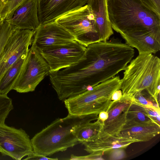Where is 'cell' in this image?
Masks as SVG:
<instances>
[{
	"label": "cell",
	"instance_id": "1f68e13d",
	"mask_svg": "<svg viewBox=\"0 0 160 160\" xmlns=\"http://www.w3.org/2000/svg\"><path fill=\"white\" fill-rule=\"evenodd\" d=\"M1 8H2V4L1 1L0 0V26L3 23V21L2 19L1 15Z\"/></svg>",
	"mask_w": 160,
	"mask_h": 160
},
{
	"label": "cell",
	"instance_id": "ffe728a7",
	"mask_svg": "<svg viewBox=\"0 0 160 160\" xmlns=\"http://www.w3.org/2000/svg\"><path fill=\"white\" fill-rule=\"evenodd\" d=\"M103 122L98 118L94 122H89L79 127L76 132L77 137L82 144L92 140L103 128Z\"/></svg>",
	"mask_w": 160,
	"mask_h": 160
},
{
	"label": "cell",
	"instance_id": "52a82bcc",
	"mask_svg": "<svg viewBox=\"0 0 160 160\" xmlns=\"http://www.w3.org/2000/svg\"><path fill=\"white\" fill-rule=\"evenodd\" d=\"M0 149L1 153L17 160L33 152L31 140L25 131L5 123L0 124Z\"/></svg>",
	"mask_w": 160,
	"mask_h": 160
},
{
	"label": "cell",
	"instance_id": "4316f807",
	"mask_svg": "<svg viewBox=\"0 0 160 160\" xmlns=\"http://www.w3.org/2000/svg\"><path fill=\"white\" fill-rule=\"evenodd\" d=\"M147 8L160 16V0H141Z\"/></svg>",
	"mask_w": 160,
	"mask_h": 160
},
{
	"label": "cell",
	"instance_id": "7a4b0ae2",
	"mask_svg": "<svg viewBox=\"0 0 160 160\" xmlns=\"http://www.w3.org/2000/svg\"><path fill=\"white\" fill-rule=\"evenodd\" d=\"M107 3L112 28L117 32L160 33V16L141 0H107Z\"/></svg>",
	"mask_w": 160,
	"mask_h": 160
},
{
	"label": "cell",
	"instance_id": "3957f363",
	"mask_svg": "<svg viewBox=\"0 0 160 160\" xmlns=\"http://www.w3.org/2000/svg\"><path fill=\"white\" fill-rule=\"evenodd\" d=\"M124 70L122 94L133 95L146 90L157 102L160 91V59L152 53L138 55Z\"/></svg>",
	"mask_w": 160,
	"mask_h": 160
},
{
	"label": "cell",
	"instance_id": "7c38bea8",
	"mask_svg": "<svg viewBox=\"0 0 160 160\" xmlns=\"http://www.w3.org/2000/svg\"><path fill=\"white\" fill-rule=\"evenodd\" d=\"M37 0H25L6 21L15 30L35 31L40 23Z\"/></svg>",
	"mask_w": 160,
	"mask_h": 160
},
{
	"label": "cell",
	"instance_id": "8fae6325",
	"mask_svg": "<svg viewBox=\"0 0 160 160\" xmlns=\"http://www.w3.org/2000/svg\"><path fill=\"white\" fill-rule=\"evenodd\" d=\"M88 0H37L40 23L54 21L60 16L86 5Z\"/></svg>",
	"mask_w": 160,
	"mask_h": 160
},
{
	"label": "cell",
	"instance_id": "8992f818",
	"mask_svg": "<svg viewBox=\"0 0 160 160\" xmlns=\"http://www.w3.org/2000/svg\"><path fill=\"white\" fill-rule=\"evenodd\" d=\"M50 72L40 52L31 46L12 90L19 93L33 92Z\"/></svg>",
	"mask_w": 160,
	"mask_h": 160
},
{
	"label": "cell",
	"instance_id": "e0dca14e",
	"mask_svg": "<svg viewBox=\"0 0 160 160\" xmlns=\"http://www.w3.org/2000/svg\"><path fill=\"white\" fill-rule=\"evenodd\" d=\"M28 53L21 56L3 74L0 80V94L7 95L9 91L12 90Z\"/></svg>",
	"mask_w": 160,
	"mask_h": 160
},
{
	"label": "cell",
	"instance_id": "9a60e30c",
	"mask_svg": "<svg viewBox=\"0 0 160 160\" xmlns=\"http://www.w3.org/2000/svg\"><path fill=\"white\" fill-rule=\"evenodd\" d=\"M87 4L94 16L101 41L109 40L113 31L109 18L107 0H88Z\"/></svg>",
	"mask_w": 160,
	"mask_h": 160
},
{
	"label": "cell",
	"instance_id": "9c48e42d",
	"mask_svg": "<svg viewBox=\"0 0 160 160\" xmlns=\"http://www.w3.org/2000/svg\"><path fill=\"white\" fill-rule=\"evenodd\" d=\"M34 32V31L31 30L14 29L0 58V80L12 65L21 56L28 53Z\"/></svg>",
	"mask_w": 160,
	"mask_h": 160
},
{
	"label": "cell",
	"instance_id": "7402d4cb",
	"mask_svg": "<svg viewBox=\"0 0 160 160\" xmlns=\"http://www.w3.org/2000/svg\"><path fill=\"white\" fill-rule=\"evenodd\" d=\"M126 122V113L125 110L117 118L107 125L103 126V130L111 135H119Z\"/></svg>",
	"mask_w": 160,
	"mask_h": 160
},
{
	"label": "cell",
	"instance_id": "cb8c5ba5",
	"mask_svg": "<svg viewBox=\"0 0 160 160\" xmlns=\"http://www.w3.org/2000/svg\"><path fill=\"white\" fill-rule=\"evenodd\" d=\"M13 108L12 99L7 95L0 94V124L5 123L6 118Z\"/></svg>",
	"mask_w": 160,
	"mask_h": 160
},
{
	"label": "cell",
	"instance_id": "f546056e",
	"mask_svg": "<svg viewBox=\"0 0 160 160\" xmlns=\"http://www.w3.org/2000/svg\"><path fill=\"white\" fill-rule=\"evenodd\" d=\"M122 95V91L121 89L115 91L112 94L111 100L112 101H116L119 100L121 98Z\"/></svg>",
	"mask_w": 160,
	"mask_h": 160
},
{
	"label": "cell",
	"instance_id": "5bb4252c",
	"mask_svg": "<svg viewBox=\"0 0 160 160\" xmlns=\"http://www.w3.org/2000/svg\"><path fill=\"white\" fill-rule=\"evenodd\" d=\"M120 35L126 44L138 50L139 55L155 54L160 50V33L141 32Z\"/></svg>",
	"mask_w": 160,
	"mask_h": 160
},
{
	"label": "cell",
	"instance_id": "4dcf8cb0",
	"mask_svg": "<svg viewBox=\"0 0 160 160\" xmlns=\"http://www.w3.org/2000/svg\"><path fill=\"white\" fill-rule=\"evenodd\" d=\"M108 117V113L107 110L101 111L98 114V119L103 122L106 120Z\"/></svg>",
	"mask_w": 160,
	"mask_h": 160
},
{
	"label": "cell",
	"instance_id": "4fadbf2b",
	"mask_svg": "<svg viewBox=\"0 0 160 160\" xmlns=\"http://www.w3.org/2000/svg\"><path fill=\"white\" fill-rule=\"evenodd\" d=\"M139 142L137 140L122 136L111 135L105 132L103 128L91 141L84 142V150L91 153L98 152L104 154L114 149H125L132 143Z\"/></svg>",
	"mask_w": 160,
	"mask_h": 160
},
{
	"label": "cell",
	"instance_id": "d4e9b609",
	"mask_svg": "<svg viewBox=\"0 0 160 160\" xmlns=\"http://www.w3.org/2000/svg\"><path fill=\"white\" fill-rule=\"evenodd\" d=\"M13 30L6 21L0 26V58L4 47Z\"/></svg>",
	"mask_w": 160,
	"mask_h": 160
},
{
	"label": "cell",
	"instance_id": "6da1fadb",
	"mask_svg": "<svg viewBox=\"0 0 160 160\" xmlns=\"http://www.w3.org/2000/svg\"><path fill=\"white\" fill-rule=\"evenodd\" d=\"M98 114L77 116L68 114L58 118L31 139L33 152L48 157L80 143L76 135L78 128L98 119Z\"/></svg>",
	"mask_w": 160,
	"mask_h": 160
},
{
	"label": "cell",
	"instance_id": "5b68a950",
	"mask_svg": "<svg viewBox=\"0 0 160 160\" xmlns=\"http://www.w3.org/2000/svg\"><path fill=\"white\" fill-rule=\"evenodd\" d=\"M55 21L72 35L76 41L86 47L101 41L94 16L87 4L64 14Z\"/></svg>",
	"mask_w": 160,
	"mask_h": 160
},
{
	"label": "cell",
	"instance_id": "30bf717a",
	"mask_svg": "<svg viewBox=\"0 0 160 160\" xmlns=\"http://www.w3.org/2000/svg\"><path fill=\"white\" fill-rule=\"evenodd\" d=\"M74 40L72 35L54 21L40 24L34 31L31 46L40 52L68 44Z\"/></svg>",
	"mask_w": 160,
	"mask_h": 160
},
{
	"label": "cell",
	"instance_id": "ba28073f",
	"mask_svg": "<svg viewBox=\"0 0 160 160\" xmlns=\"http://www.w3.org/2000/svg\"><path fill=\"white\" fill-rule=\"evenodd\" d=\"M86 49V46L75 40L40 53L48 64L50 72L77 64L85 58Z\"/></svg>",
	"mask_w": 160,
	"mask_h": 160
},
{
	"label": "cell",
	"instance_id": "d6986e66",
	"mask_svg": "<svg viewBox=\"0 0 160 160\" xmlns=\"http://www.w3.org/2000/svg\"><path fill=\"white\" fill-rule=\"evenodd\" d=\"M134 100L133 95L123 94L119 100L112 101L107 110L108 117L107 119L103 122V126L107 125L117 118L128 108Z\"/></svg>",
	"mask_w": 160,
	"mask_h": 160
},
{
	"label": "cell",
	"instance_id": "603a6c76",
	"mask_svg": "<svg viewBox=\"0 0 160 160\" xmlns=\"http://www.w3.org/2000/svg\"><path fill=\"white\" fill-rule=\"evenodd\" d=\"M2 4L1 12L3 21L9 18L14 11L25 0H0Z\"/></svg>",
	"mask_w": 160,
	"mask_h": 160
},
{
	"label": "cell",
	"instance_id": "ac0fdd59",
	"mask_svg": "<svg viewBox=\"0 0 160 160\" xmlns=\"http://www.w3.org/2000/svg\"><path fill=\"white\" fill-rule=\"evenodd\" d=\"M125 111L126 122L125 126L154 121L149 116L145 107L135 100Z\"/></svg>",
	"mask_w": 160,
	"mask_h": 160
},
{
	"label": "cell",
	"instance_id": "83f0119b",
	"mask_svg": "<svg viewBox=\"0 0 160 160\" xmlns=\"http://www.w3.org/2000/svg\"><path fill=\"white\" fill-rule=\"evenodd\" d=\"M124 149L123 148L114 149L106 153L108 154L109 159H121L126 157V154Z\"/></svg>",
	"mask_w": 160,
	"mask_h": 160
},
{
	"label": "cell",
	"instance_id": "484cf974",
	"mask_svg": "<svg viewBox=\"0 0 160 160\" xmlns=\"http://www.w3.org/2000/svg\"><path fill=\"white\" fill-rule=\"evenodd\" d=\"M88 155L82 156H77L71 155L70 160H104L103 158L104 154L98 152H93L89 153Z\"/></svg>",
	"mask_w": 160,
	"mask_h": 160
},
{
	"label": "cell",
	"instance_id": "2e32d148",
	"mask_svg": "<svg viewBox=\"0 0 160 160\" xmlns=\"http://www.w3.org/2000/svg\"><path fill=\"white\" fill-rule=\"evenodd\" d=\"M160 125L154 121L125 126L119 135L135 139L138 142L148 141L158 135Z\"/></svg>",
	"mask_w": 160,
	"mask_h": 160
},
{
	"label": "cell",
	"instance_id": "f1b7e54d",
	"mask_svg": "<svg viewBox=\"0 0 160 160\" xmlns=\"http://www.w3.org/2000/svg\"><path fill=\"white\" fill-rule=\"evenodd\" d=\"M25 160H57V158H50L46 156L39 155L33 152L27 156Z\"/></svg>",
	"mask_w": 160,
	"mask_h": 160
},
{
	"label": "cell",
	"instance_id": "277c9868",
	"mask_svg": "<svg viewBox=\"0 0 160 160\" xmlns=\"http://www.w3.org/2000/svg\"><path fill=\"white\" fill-rule=\"evenodd\" d=\"M121 79L119 76L102 82L91 90L65 100L68 114L77 116L99 114L107 110L112 102L111 97L116 90L121 89Z\"/></svg>",
	"mask_w": 160,
	"mask_h": 160
},
{
	"label": "cell",
	"instance_id": "44dd1931",
	"mask_svg": "<svg viewBox=\"0 0 160 160\" xmlns=\"http://www.w3.org/2000/svg\"><path fill=\"white\" fill-rule=\"evenodd\" d=\"M133 96L135 101L138 103L145 107L160 111L159 103L146 90L137 92Z\"/></svg>",
	"mask_w": 160,
	"mask_h": 160
}]
</instances>
